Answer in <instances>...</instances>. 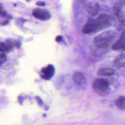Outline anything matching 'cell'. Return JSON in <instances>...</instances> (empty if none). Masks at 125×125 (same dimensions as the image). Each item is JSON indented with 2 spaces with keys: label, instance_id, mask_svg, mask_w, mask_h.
<instances>
[{
  "label": "cell",
  "instance_id": "6da1fadb",
  "mask_svg": "<svg viewBox=\"0 0 125 125\" xmlns=\"http://www.w3.org/2000/svg\"><path fill=\"white\" fill-rule=\"evenodd\" d=\"M112 22V17L105 14L99 15L96 19L89 18L82 32L84 34L95 33L110 26Z\"/></svg>",
  "mask_w": 125,
  "mask_h": 125
},
{
  "label": "cell",
  "instance_id": "7a4b0ae2",
  "mask_svg": "<svg viewBox=\"0 0 125 125\" xmlns=\"http://www.w3.org/2000/svg\"><path fill=\"white\" fill-rule=\"evenodd\" d=\"M117 37V33L113 30L104 32L94 39V42L96 46L105 48L109 46L114 41Z\"/></svg>",
  "mask_w": 125,
  "mask_h": 125
},
{
  "label": "cell",
  "instance_id": "3957f363",
  "mask_svg": "<svg viewBox=\"0 0 125 125\" xmlns=\"http://www.w3.org/2000/svg\"><path fill=\"white\" fill-rule=\"evenodd\" d=\"M94 90L101 96L107 95L110 91L109 83L104 79L98 78L95 80L92 83Z\"/></svg>",
  "mask_w": 125,
  "mask_h": 125
},
{
  "label": "cell",
  "instance_id": "277c9868",
  "mask_svg": "<svg viewBox=\"0 0 125 125\" xmlns=\"http://www.w3.org/2000/svg\"><path fill=\"white\" fill-rule=\"evenodd\" d=\"M20 42L13 39H8L5 42H0V52H9L13 50L14 47H19Z\"/></svg>",
  "mask_w": 125,
  "mask_h": 125
},
{
  "label": "cell",
  "instance_id": "5b68a950",
  "mask_svg": "<svg viewBox=\"0 0 125 125\" xmlns=\"http://www.w3.org/2000/svg\"><path fill=\"white\" fill-rule=\"evenodd\" d=\"M32 15L36 19L42 21L49 20L51 18L49 12L46 9L36 8L32 11Z\"/></svg>",
  "mask_w": 125,
  "mask_h": 125
},
{
  "label": "cell",
  "instance_id": "8992f818",
  "mask_svg": "<svg viewBox=\"0 0 125 125\" xmlns=\"http://www.w3.org/2000/svg\"><path fill=\"white\" fill-rule=\"evenodd\" d=\"M41 73V77L44 80H48L53 76L55 73V68L52 65L49 64L42 68Z\"/></svg>",
  "mask_w": 125,
  "mask_h": 125
},
{
  "label": "cell",
  "instance_id": "52a82bcc",
  "mask_svg": "<svg viewBox=\"0 0 125 125\" xmlns=\"http://www.w3.org/2000/svg\"><path fill=\"white\" fill-rule=\"evenodd\" d=\"M125 47V32L123 31L118 40L112 45V48L114 50L124 49Z\"/></svg>",
  "mask_w": 125,
  "mask_h": 125
},
{
  "label": "cell",
  "instance_id": "ba28073f",
  "mask_svg": "<svg viewBox=\"0 0 125 125\" xmlns=\"http://www.w3.org/2000/svg\"><path fill=\"white\" fill-rule=\"evenodd\" d=\"M99 5L97 2H91L86 5V10L88 13L93 16L96 15L99 12Z\"/></svg>",
  "mask_w": 125,
  "mask_h": 125
},
{
  "label": "cell",
  "instance_id": "9c48e42d",
  "mask_svg": "<svg viewBox=\"0 0 125 125\" xmlns=\"http://www.w3.org/2000/svg\"><path fill=\"white\" fill-rule=\"evenodd\" d=\"M73 80L74 82L78 85H83L86 83L85 77L80 72H76L74 74Z\"/></svg>",
  "mask_w": 125,
  "mask_h": 125
},
{
  "label": "cell",
  "instance_id": "30bf717a",
  "mask_svg": "<svg viewBox=\"0 0 125 125\" xmlns=\"http://www.w3.org/2000/svg\"><path fill=\"white\" fill-rule=\"evenodd\" d=\"M97 73L98 76H107L114 75L115 73V72L112 68L109 67H104L98 69Z\"/></svg>",
  "mask_w": 125,
  "mask_h": 125
},
{
  "label": "cell",
  "instance_id": "8fae6325",
  "mask_svg": "<svg viewBox=\"0 0 125 125\" xmlns=\"http://www.w3.org/2000/svg\"><path fill=\"white\" fill-rule=\"evenodd\" d=\"M125 63V54H122L116 58L114 61V64L118 67H124Z\"/></svg>",
  "mask_w": 125,
  "mask_h": 125
},
{
  "label": "cell",
  "instance_id": "7c38bea8",
  "mask_svg": "<svg viewBox=\"0 0 125 125\" xmlns=\"http://www.w3.org/2000/svg\"><path fill=\"white\" fill-rule=\"evenodd\" d=\"M125 97L121 96L116 102V105L121 109L124 110L125 108Z\"/></svg>",
  "mask_w": 125,
  "mask_h": 125
},
{
  "label": "cell",
  "instance_id": "4fadbf2b",
  "mask_svg": "<svg viewBox=\"0 0 125 125\" xmlns=\"http://www.w3.org/2000/svg\"><path fill=\"white\" fill-rule=\"evenodd\" d=\"M6 61V57L3 52H0V66Z\"/></svg>",
  "mask_w": 125,
  "mask_h": 125
},
{
  "label": "cell",
  "instance_id": "5bb4252c",
  "mask_svg": "<svg viewBox=\"0 0 125 125\" xmlns=\"http://www.w3.org/2000/svg\"><path fill=\"white\" fill-rule=\"evenodd\" d=\"M0 16H3V17H6L7 16V13L6 12H5L3 9L2 8V7L0 4Z\"/></svg>",
  "mask_w": 125,
  "mask_h": 125
},
{
  "label": "cell",
  "instance_id": "9a60e30c",
  "mask_svg": "<svg viewBox=\"0 0 125 125\" xmlns=\"http://www.w3.org/2000/svg\"><path fill=\"white\" fill-rule=\"evenodd\" d=\"M62 37L61 36H58L56 38V39H55L56 41L57 42H61V41H62Z\"/></svg>",
  "mask_w": 125,
  "mask_h": 125
},
{
  "label": "cell",
  "instance_id": "2e32d148",
  "mask_svg": "<svg viewBox=\"0 0 125 125\" xmlns=\"http://www.w3.org/2000/svg\"><path fill=\"white\" fill-rule=\"evenodd\" d=\"M36 5H39V6H44L45 5V3L42 1H37L36 2Z\"/></svg>",
  "mask_w": 125,
  "mask_h": 125
},
{
  "label": "cell",
  "instance_id": "e0dca14e",
  "mask_svg": "<svg viewBox=\"0 0 125 125\" xmlns=\"http://www.w3.org/2000/svg\"><path fill=\"white\" fill-rule=\"evenodd\" d=\"M80 2H84L86 0H78Z\"/></svg>",
  "mask_w": 125,
  "mask_h": 125
},
{
  "label": "cell",
  "instance_id": "ac0fdd59",
  "mask_svg": "<svg viewBox=\"0 0 125 125\" xmlns=\"http://www.w3.org/2000/svg\"><path fill=\"white\" fill-rule=\"evenodd\" d=\"M124 3H125V0H123V3L124 4Z\"/></svg>",
  "mask_w": 125,
  "mask_h": 125
}]
</instances>
